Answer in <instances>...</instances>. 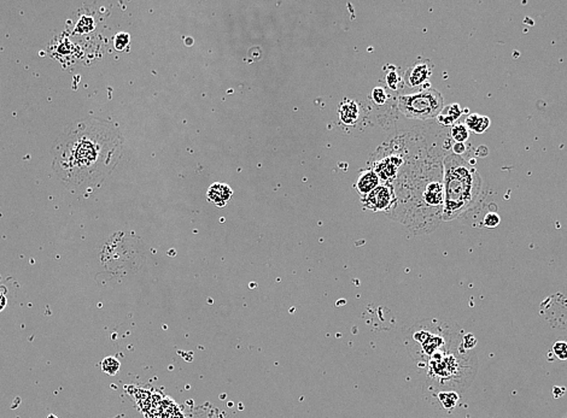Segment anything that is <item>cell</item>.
Returning a JSON list of instances; mask_svg holds the SVG:
<instances>
[{
  "mask_svg": "<svg viewBox=\"0 0 567 418\" xmlns=\"http://www.w3.org/2000/svg\"><path fill=\"white\" fill-rule=\"evenodd\" d=\"M125 139L115 124L99 118L76 121L56 142L54 170L67 185L102 184L121 157Z\"/></svg>",
  "mask_w": 567,
  "mask_h": 418,
  "instance_id": "obj_1",
  "label": "cell"
},
{
  "mask_svg": "<svg viewBox=\"0 0 567 418\" xmlns=\"http://www.w3.org/2000/svg\"><path fill=\"white\" fill-rule=\"evenodd\" d=\"M443 188L442 221H453L478 199L482 178L477 169L461 155L448 154L443 161Z\"/></svg>",
  "mask_w": 567,
  "mask_h": 418,
  "instance_id": "obj_2",
  "label": "cell"
},
{
  "mask_svg": "<svg viewBox=\"0 0 567 418\" xmlns=\"http://www.w3.org/2000/svg\"><path fill=\"white\" fill-rule=\"evenodd\" d=\"M443 104L442 94L433 88L402 95L399 99V109L406 117L423 121L437 118L443 110Z\"/></svg>",
  "mask_w": 567,
  "mask_h": 418,
  "instance_id": "obj_3",
  "label": "cell"
},
{
  "mask_svg": "<svg viewBox=\"0 0 567 418\" xmlns=\"http://www.w3.org/2000/svg\"><path fill=\"white\" fill-rule=\"evenodd\" d=\"M397 198L390 184L379 185L376 190L361 199L362 206L372 212H387L396 203Z\"/></svg>",
  "mask_w": 567,
  "mask_h": 418,
  "instance_id": "obj_4",
  "label": "cell"
},
{
  "mask_svg": "<svg viewBox=\"0 0 567 418\" xmlns=\"http://www.w3.org/2000/svg\"><path fill=\"white\" fill-rule=\"evenodd\" d=\"M432 74V64L429 59H419L407 69L404 74V82L412 88L420 87L429 81V77Z\"/></svg>",
  "mask_w": 567,
  "mask_h": 418,
  "instance_id": "obj_5",
  "label": "cell"
},
{
  "mask_svg": "<svg viewBox=\"0 0 567 418\" xmlns=\"http://www.w3.org/2000/svg\"><path fill=\"white\" fill-rule=\"evenodd\" d=\"M232 195H233L232 188L227 184H222V182H215L207 191L208 200L218 207L226 206L230 203Z\"/></svg>",
  "mask_w": 567,
  "mask_h": 418,
  "instance_id": "obj_6",
  "label": "cell"
},
{
  "mask_svg": "<svg viewBox=\"0 0 567 418\" xmlns=\"http://www.w3.org/2000/svg\"><path fill=\"white\" fill-rule=\"evenodd\" d=\"M401 164H402V159L397 155H391V157L384 158L379 164H377L374 171L377 172L380 180L390 182L396 177Z\"/></svg>",
  "mask_w": 567,
  "mask_h": 418,
  "instance_id": "obj_7",
  "label": "cell"
},
{
  "mask_svg": "<svg viewBox=\"0 0 567 418\" xmlns=\"http://www.w3.org/2000/svg\"><path fill=\"white\" fill-rule=\"evenodd\" d=\"M380 185V178L373 169H367L360 172L356 181V188L361 195H367Z\"/></svg>",
  "mask_w": 567,
  "mask_h": 418,
  "instance_id": "obj_8",
  "label": "cell"
},
{
  "mask_svg": "<svg viewBox=\"0 0 567 418\" xmlns=\"http://www.w3.org/2000/svg\"><path fill=\"white\" fill-rule=\"evenodd\" d=\"M413 339L417 341L421 345V347H423L424 352L426 354H430V356L436 352L437 348L443 345L442 336L436 334H431L430 331L425 330L417 331V333L413 335Z\"/></svg>",
  "mask_w": 567,
  "mask_h": 418,
  "instance_id": "obj_9",
  "label": "cell"
},
{
  "mask_svg": "<svg viewBox=\"0 0 567 418\" xmlns=\"http://www.w3.org/2000/svg\"><path fill=\"white\" fill-rule=\"evenodd\" d=\"M359 114L360 110L357 102L354 100H349V99H344L339 104V108H338L339 119L347 125L356 123V121L359 119Z\"/></svg>",
  "mask_w": 567,
  "mask_h": 418,
  "instance_id": "obj_10",
  "label": "cell"
},
{
  "mask_svg": "<svg viewBox=\"0 0 567 418\" xmlns=\"http://www.w3.org/2000/svg\"><path fill=\"white\" fill-rule=\"evenodd\" d=\"M461 115H462V109L459 104L454 102L443 108V110L439 112V115L437 116V121L440 125L444 127H452L455 123H457Z\"/></svg>",
  "mask_w": 567,
  "mask_h": 418,
  "instance_id": "obj_11",
  "label": "cell"
},
{
  "mask_svg": "<svg viewBox=\"0 0 567 418\" xmlns=\"http://www.w3.org/2000/svg\"><path fill=\"white\" fill-rule=\"evenodd\" d=\"M490 123L491 122H490L489 117L478 114H471L465 119L466 127L474 134H483L490 127Z\"/></svg>",
  "mask_w": 567,
  "mask_h": 418,
  "instance_id": "obj_12",
  "label": "cell"
},
{
  "mask_svg": "<svg viewBox=\"0 0 567 418\" xmlns=\"http://www.w3.org/2000/svg\"><path fill=\"white\" fill-rule=\"evenodd\" d=\"M101 368L103 373L109 375V376H114V375L118 374V371H120L121 363L116 357L109 356V357H105L104 359L102 360Z\"/></svg>",
  "mask_w": 567,
  "mask_h": 418,
  "instance_id": "obj_13",
  "label": "cell"
},
{
  "mask_svg": "<svg viewBox=\"0 0 567 418\" xmlns=\"http://www.w3.org/2000/svg\"><path fill=\"white\" fill-rule=\"evenodd\" d=\"M450 135H452V139L455 142H463L465 144L470 138V130L465 123L457 122L450 128Z\"/></svg>",
  "mask_w": 567,
  "mask_h": 418,
  "instance_id": "obj_14",
  "label": "cell"
},
{
  "mask_svg": "<svg viewBox=\"0 0 567 418\" xmlns=\"http://www.w3.org/2000/svg\"><path fill=\"white\" fill-rule=\"evenodd\" d=\"M129 41H131V36L128 33H118L114 38V46L117 51H124L128 47Z\"/></svg>",
  "mask_w": 567,
  "mask_h": 418,
  "instance_id": "obj_15",
  "label": "cell"
},
{
  "mask_svg": "<svg viewBox=\"0 0 567 418\" xmlns=\"http://www.w3.org/2000/svg\"><path fill=\"white\" fill-rule=\"evenodd\" d=\"M501 223V217L496 212H487L483 218V225L485 228H496Z\"/></svg>",
  "mask_w": 567,
  "mask_h": 418,
  "instance_id": "obj_16",
  "label": "cell"
},
{
  "mask_svg": "<svg viewBox=\"0 0 567 418\" xmlns=\"http://www.w3.org/2000/svg\"><path fill=\"white\" fill-rule=\"evenodd\" d=\"M401 81H402V80H401L400 75L397 74V71L395 70V69H392V70H390L389 72H387L386 84H387V86H389V88L393 89V91L399 89V86L401 84Z\"/></svg>",
  "mask_w": 567,
  "mask_h": 418,
  "instance_id": "obj_17",
  "label": "cell"
},
{
  "mask_svg": "<svg viewBox=\"0 0 567 418\" xmlns=\"http://www.w3.org/2000/svg\"><path fill=\"white\" fill-rule=\"evenodd\" d=\"M372 99L377 105H384L387 100V94L383 87H376L372 91Z\"/></svg>",
  "mask_w": 567,
  "mask_h": 418,
  "instance_id": "obj_18",
  "label": "cell"
},
{
  "mask_svg": "<svg viewBox=\"0 0 567 418\" xmlns=\"http://www.w3.org/2000/svg\"><path fill=\"white\" fill-rule=\"evenodd\" d=\"M553 351L555 353V356L561 360L567 359V343L566 341H558L554 344Z\"/></svg>",
  "mask_w": 567,
  "mask_h": 418,
  "instance_id": "obj_19",
  "label": "cell"
},
{
  "mask_svg": "<svg viewBox=\"0 0 567 418\" xmlns=\"http://www.w3.org/2000/svg\"><path fill=\"white\" fill-rule=\"evenodd\" d=\"M10 288L5 283H0V312L5 310L9 304Z\"/></svg>",
  "mask_w": 567,
  "mask_h": 418,
  "instance_id": "obj_20",
  "label": "cell"
},
{
  "mask_svg": "<svg viewBox=\"0 0 567 418\" xmlns=\"http://www.w3.org/2000/svg\"><path fill=\"white\" fill-rule=\"evenodd\" d=\"M439 400L442 401L443 405L446 407H452L456 404L457 396L455 393H442L439 394Z\"/></svg>",
  "mask_w": 567,
  "mask_h": 418,
  "instance_id": "obj_21",
  "label": "cell"
},
{
  "mask_svg": "<svg viewBox=\"0 0 567 418\" xmlns=\"http://www.w3.org/2000/svg\"><path fill=\"white\" fill-rule=\"evenodd\" d=\"M452 151H453V154L462 155L467 151L466 144H463V142H455V144L452 146Z\"/></svg>",
  "mask_w": 567,
  "mask_h": 418,
  "instance_id": "obj_22",
  "label": "cell"
},
{
  "mask_svg": "<svg viewBox=\"0 0 567 418\" xmlns=\"http://www.w3.org/2000/svg\"><path fill=\"white\" fill-rule=\"evenodd\" d=\"M47 418H57V417H56V416H55V414H50V416H48Z\"/></svg>",
  "mask_w": 567,
  "mask_h": 418,
  "instance_id": "obj_23",
  "label": "cell"
},
{
  "mask_svg": "<svg viewBox=\"0 0 567 418\" xmlns=\"http://www.w3.org/2000/svg\"><path fill=\"white\" fill-rule=\"evenodd\" d=\"M0 283H2V276H0Z\"/></svg>",
  "mask_w": 567,
  "mask_h": 418,
  "instance_id": "obj_24",
  "label": "cell"
}]
</instances>
